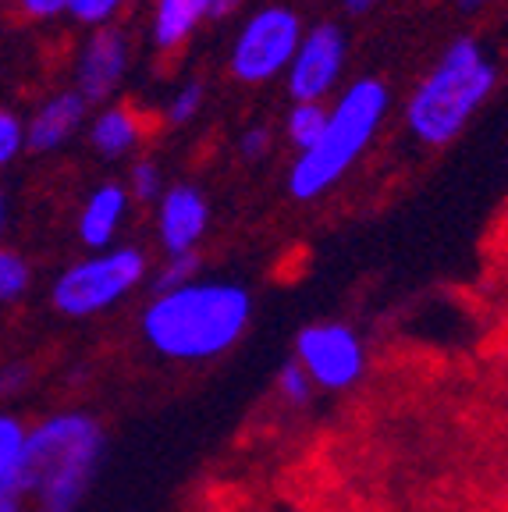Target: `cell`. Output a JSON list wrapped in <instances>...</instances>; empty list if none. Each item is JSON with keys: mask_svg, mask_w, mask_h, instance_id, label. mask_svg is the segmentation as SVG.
<instances>
[{"mask_svg": "<svg viewBox=\"0 0 508 512\" xmlns=\"http://www.w3.org/2000/svg\"><path fill=\"white\" fill-rule=\"evenodd\" d=\"M128 214V192L118 182H104L100 189L89 192L79 214V239L89 249H111L121 221Z\"/></svg>", "mask_w": 508, "mask_h": 512, "instance_id": "obj_12", "label": "cell"}, {"mask_svg": "<svg viewBox=\"0 0 508 512\" xmlns=\"http://www.w3.org/2000/svg\"><path fill=\"white\" fill-rule=\"evenodd\" d=\"M295 363L306 370L313 388H327V392H342L363 377L366 370V349L359 335L349 324H310L295 338Z\"/></svg>", "mask_w": 508, "mask_h": 512, "instance_id": "obj_7", "label": "cell"}, {"mask_svg": "<svg viewBox=\"0 0 508 512\" xmlns=\"http://www.w3.org/2000/svg\"><path fill=\"white\" fill-rule=\"evenodd\" d=\"M25 150V121L11 107L0 104V171L11 168Z\"/></svg>", "mask_w": 508, "mask_h": 512, "instance_id": "obj_19", "label": "cell"}, {"mask_svg": "<svg viewBox=\"0 0 508 512\" xmlns=\"http://www.w3.org/2000/svg\"><path fill=\"white\" fill-rule=\"evenodd\" d=\"M128 200H139V203H157L160 192H164V175L153 160H135L132 164V175H128Z\"/></svg>", "mask_w": 508, "mask_h": 512, "instance_id": "obj_18", "label": "cell"}, {"mask_svg": "<svg viewBox=\"0 0 508 512\" xmlns=\"http://www.w3.org/2000/svg\"><path fill=\"white\" fill-rule=\"evenodd\" d=\"M498 86V64L473 36L448 43L405 104V125L423 146H448L469 128Z\"/></svg>", "mask_w": 508, "mask_h": 512, "instance_id": "obj_3", "label": "cell"}, {"mask_svg": "<svg viewBox=\"0 0 508 512\" xmlns=\"http://www.w3.org/2000/svg\"><path fill=\"white\" fill-rule=\"evenodd\" d=\"M196 274H199L196 253L167 256V264L160 267V274H157V292H171V288H178V285H189V281H196Z\"/></svg>", "mask_w": 508, "mask_h": 512, "instance_id": "obj_20", "label": "cell"}, {"mask_svg": "<svg viewBox=\"0 0 508 512\" xmlns=\"http://www.w3.org/2000/svg\"><path fill=\"white\" fill-rule=\"evenodd\" d=\"M253 320V296L235 281H189L157 292L143 313V338L164 360L203 363L235 349Z\"/></svg>", "mask_w": 508, "mask_h": 512, "instance_id": "obj_2", "label": "cell"}, {"mask_svg": "<svg viewBox=\"0 0 508 512\" xmlns=\"http://www.w3.org/2000/svg\"><path fill=\"white\" fill-rule=\"evenodd\" d=\"M8 214H11V207H8V192H4V185H0V232L8 228Z\"/></svg>", "mask_w": 508, "mask_h": 512, "instance_id": "obj_30", "label": "cell"}, {"mask_svg": "<svg viewBox=\"0 0 508 512\" xmlns=\"http://www.w3.org/2000/svg\"><path fill=\"white\" fill-rule=\"evenodd\" d=\"M214 0H157L153 8V43L160 50H175L189 40L196 25L210 18Z\"/></svg>", "mask_w": 508, "mask_h": 512, "instance_id": "obj_14", "label": "cell"}, {"mask_svg": "<svg viewBox=\"0 0 508 512\" xmlns=\"http://www.w3.org/2000/svg\"><path fill=\"white\" fill-rule=\"evenodd\" d=\"M270 143H274V136H270V128H263V125H253V128H246L239 136V153L246 160H263L270 153Z\"/></svg>", "mask_w": 508, "mask_h": 512, "instance_id": "obj_24", "label": "cell"}, {"mask_svg": "<svg viewBox=\"0 0 508 512\" xmlns=\"http://www.w3.org/2000/svg\"><path fill=\"white\" fill-rule=\"evenodd\" d=\"M128 72V40L125 32L114 29V25H100V29L89 32L86 47L75 64V93L86 100V104H104L118 93L121 79Z\"/></svg>", "mask_w": 508, "mask_h": 512, "instance_id": "obj_9", "label": "cell"}, {"mask_svg": "<svg viewBox=\"0 0 508 512\" xmlns=\"http://www.w3.org/2000/svg\"><path fill=\"white\" fill-rule=\"evenodd\" d=\"M121 4H125V0H68V11H64V15H72L75 22L89 25V29H100V25H107L118 15Z\"/></svg>", "mask_w": 508, "mask_h": 512, "instance_id": "obj_21", "label": "cell"}, {"mask_svg": "<svg viewBox=\"0 0 508 512\" xmlns=\"http://www.w3.org/2000/svg\"><path fill=\"white\" fill-rule=\"evenodd\" d=\"M139 139H143V125H139L132 107H125V104L104 107V111L93 118V125H89V143L107 160L128 157V153L139 146Z\"/></svg>", "mask_w": 508, "mask_h": 512, "instance_id": "obj_13", "label": "cell"}, {"mask_svg": "<svg viewBox=\"0 0 508 512\" xmlns=\"http://www.w3.org/2000/svg\"><path fill=\"white\" fill-rule=\"evenodd\" d=\"M89 104L75 89H61L50 100H43L40 111L25 121V150L29 153H54L61 150L68 139L79 136V128L86 125Z\"/></svg>", "mask_w": 508, "mask_h": 512, "instance_id": "obj_11", "label": "cell"}, {"mask_svg": "<svg viewBox=\"0 0 508 512\" xmlns=\"http://www.w3.org/2000/svg\"><path fill=\"white\" fill-rule=\"evenodd\" d=\"M345 54H349V40L342 25L320 22L310 32H302L285 82L292 104H324V96L338 86L345 72Z\"/></svg>", "mask_w": 508, "mask_h": 512, "instance_id": "obj_8", "label": "cell"}, {"mask_svg": "<svg viewBox=\"0 0 508 512\" xmlns=\"http://www.w3.org/2000/svg\"><path fill=\"white\" fill-rule=\"evenodd\" d=\"M278 392L285 402H292V406H306L313 395V381L306 377V370L299 367V363H285L278 374Z\"/></svg>", "mask_w": 508, "mask_h": 512, "instance_id": "obj_22", "label": "cell"}, {"mask_svg": "<svg viewBox=\"0 0 508 512\" xmlns=\"http://www.w3.org/2000/svg\"><path fill=\"white\" fill-rule=\"evenodd\" d=\"M146 278V256L135 246L100 249L79 264L64 267L50 288V303L64 317H93V313L111 310L114 303L139 288Z\"/></svg>", "mask_w": 508, "mask_h": 512, "instance_id": "obj_5", "label": "cell"}, {"mask_svg": "<svg viewBox=\"0 0 508 512\" xmlns=\"http://www.w3.org/2000/svg\"><path fill=\"white\" fill-rule=\"evenodd\" d=\"M302 40V18L285 4H267L246 18L228 54V72L246 86H263L288 72Z\"/></svg>", "mask_w": 508, "mask_h": 512, "instance_id": "obj_6", "label": "cell"}, {"mask_svg": "<svg viewBox=\"0 0 508 512\" xmlns=\"http://www.w3.org/2000/svg\"><path fill=\"white\" fill-rule=\"evenodd\" d=\"M242 0H214V8H210V18H228L235 15V8H239Z\"/></svg>", "mask_w": 508, "mask_h": 512, "instance_id": "obj_28", "label": "cell"}, {"mask_svg": "<svg viewBox=\"0 0 508 512\" xmlns=\"http://www.w3.org/2000/svg\"><path fill=\"white\" fill-rule=\"evenodd\" d=\"M107 434L93 413L64 409L25 431L0 477V512H75L104 466Z\"/></svg>", "mask_w": 508, "mask_h": 512, "instance_id": "obj_1", "label": "cell"}, {"mask_svg": "<svg viewBox=\"0 0 508 512\" xmlns=\"http://www.w3.org/2000/svg\"><path fill=\"white\" fill-rule=\"evenodd\" d=\"M160 210H157V235L167 256L178 253H196L210 228V203L196 185H171L160 192Z\"/></svg>", "mask_w": 508, "mask_h": 512, "instance_id": "obj_10", "label": "cell"}, {"mask_svg": "<svg viewBox=\"0 0 508 512\" xmlns=\"http://www.w3.org/2000/svg\"><path fill=\"white\" fill-rule=\"evenodd\" d=\"M32 285V267L22 253L0 246V306L18 303Z\"/></svg>", "mask_w": 508, "mask_h": 512, "instance_id": "obj_16", "label": "cell"}, {"mask_svg": "<svg viewBox=\"0 0 508 512\" xmlns=\"http://www.w3.org/2000/svg\"><path fill=\"white\" fill-rule=\"evenodd\" d=\"M22 438H25L22 420H18V416H11V413H0V477H4V470H8L11 459H15Z\"/></svg>", "mask_w": 508, "mask_h": 512, "instance_id": "obj_23", "label": "cell"}, {"mask_svg": "<svg viewBox=\"0 0 508 512\" xmlns=\"http://www.w3.org/2000/svg\"><path fill=\"white\" fill-rule=\"evenodd\" d=\"M384 0H342V8L349 11V15H370V11H377L381 8Z\"/></svg>", "mask_w": 508, "mask_h": 512, "instance_id": "obj_27", "label": "cell"}, {"mask_svg": "<svg viewBox=\"0 0 508 512\" xmlns=\"http://www.w3.org/2000/svg\"><path fill=\"white\" fill-rule=\"evenodd\" d=\"M391 93L381 79H356L338 104L327 107V121L320 139L295 157L292 171H288V192L295 200L310 203L324 196L327 189L342 182L345 171L366 153V146L374 143L377 128H381L384 114H388Z\"/></svg>", "mask_w": 508, "mask_h": 512, "instance_id": "obj_4", "label": "cell"}, {"mask_svg": "<svg viewBox=\"0 0 508 512\" xmlns=\"http://www.w3.org/2000/svg\"><path fill=\"white\" fill-rule=\"evenodd\" d=\"M203 104H207L203 82L192 79V82H185V86H178V93L167 100V125H189V121L203 111Z\"/></svg>", "mask_w": 508, "mask_h": 512, "instance_id": "obj_17", "label": "cell"}, {"mask_svg": "<svg viewBox=\"0 0 508 512\" xmlns=\"http://www.w3.org/2000/svg\"><path fill=\"white\" fill-rule=\"evenodd\" d=\"M18 8H22V15L36 18V22H50V18L68 11V0H18Z\"/></svg>", "mask_w": 508, "mask_h": 512, "instance_id": "obj_25", "label": "cell"}, {"mask_svg": "<svg viewBox=\"0 0 508 512\" xmlns=\"http://www.w3.org/2000/svg\"><path fill=\"white\" fill-rule=\"evenodd\" d=\"M494 0H459V11H466V15H477V11L491 8Z\"/></svg>", "mask_w": 508, "mask_h": 512, "instance_id": "obj_29", "label": "cell"}, {"mask_svg": "<svg viewBox=\"0 0 508 512\" xmlns=\"http://www.w3.org/2000/svg\"><path fill=\"white\" fill-rule=\"evenodd\" d=\"M0 4H4V0H0Z\"/></svg>", "mask_w": 508, "mask_h": 512, "instance_id": "obj_31", "label": "cell"}, {"mask_svg": "<svg viewBox=\"0 0 508 512\" xmlns=\"http://www.w3.org/2000/svg\"><path fill=\"white\" fill-rule=\"evenodd\" d=\"M32 381L29 367H22V363H11V367H0V395H18L25 392Z\"/></svg>", "mask_w": 508, "mask_h": 512, "instance_id": "obj_26", "label": "cell"}, {"mask_svg": "<svg viewBox=\"0 0 508 512\" xmlns=\"http://www.w3.org/2000/svg\"><path fill=\"white\" fill-rule=\"evenodd\" d=\"M324 121H327V107L324 104H292L285 118V136L295 150H310L313 143L320 139L324 132Z\"/></svg>", "mask_w": 508, "mask_h": 512, "instance_id": "obj_15", "label": "cell"}]
</instances>
